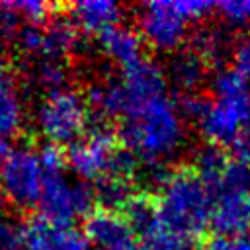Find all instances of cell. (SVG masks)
I'll use <instances>...</instances> for the list:
<instances>
[{
    "label": "cell",
    "mask_w": 250,
    "mask_h": 250,
    "mask_svg": "<svg viewBox=\"0 0 250 250\" xmlns=\"http://www.w3.org/2000/svg\"><path fill=\"white\" fill-rule=\"evenodd\" d=\"M119 121L121 145L143 162L162 164L186 145V119L170 92L129 104Z\"/></svg>",
    "instance_id": "obj_1"
},
{
    "label": "cell",
    "mask_w": 250,
    "mask_h": 250,
    "mask_svg": "<svg viewBox=\"0 0 250 250\" xmlns=\"http://www.w3.org/2000/svg\"><path fill=\"white\" fill-rule=\"evenodd\" d=\"M178 105L211 146H229L250 127V82L234 68H221L213 76L211 96L188 94Z\"/></svg>",
    "instance_id": "obj_2"
},
{
    "label": "cell",
    "mask_w": 250,
    "mask_h": 250,
    "mask_svg": "<svg viewBox=\"0 0 250 250\" xmlns=\"http://www.w3.org/2000/svg\"><path fill=\"white\" fill-rule=\"evenodd\" d=\"M152 213L154 225L193 242L209 227L211 195L191 168L172 170L160 180Z\"/></svg>",
    "instance_id": "obj_3"
},
{
    "label": "cell",
    "mask_w": 250,
    "mask_h": 250,
    "mask_svg": "<svg viewBox=\"0 0 250 250\" xmlns=\"http://www.w3.org/2000/svg\"><path fill=\"white\" fill-rule=\"evenodd\" d=\"M72 176L84 184H102L111 178L131 176L135 160L121 145L119 135L107 127L86 131L64 154Z\"/></svg>",
    "instance_id": "obj_4"
},
{
    "label": "cell",
    "mask_w": 250,
    "mask_h": 250,
    "mask_svg": "<svg viewBox=\"0 0 250 250\" xmlns=\"http://www.w3.org/2000/svg\"><path fill=\"white\" fill-rule=\"evenodd\" d=\"M90 105L84 94L76 88L64 86L43 94L33 121L37 133L51 146H70L88 131Z\"/></svg>",
    "instance_id": "obj_5"
},
{
    "label": "cell",
    "mask_w": 250,
    "mask_h": 250,
    "mask_svg": "<svg viewBox=\"0 0 250 250\" xmlns=\"http://www.w3.org/2000/svg\"><path fill=\"white\" fill-rule=\"evenodd\" d=\"M45 176L41 148L31 145L12 146L0 162V191L16 207H37Z\"/></svg>",
    "instance_id": "obj_6"
},
{
    "label": "cell",
    "mask_w": 250,
    "mask_h": 250,
    "mask_svg": "<svg viewBox=\"0 0 250 250\" xmlns=\"http://www.w3.org/2000/svg\"><path fill=\"white\" fill-rule=\"evenodd\" d=\"M94 199V189L88 184L68 178L64 170L47 172L37 203L39 217L61 225H74L78 219H86L92 213Z\"/></svg>",
    "instance_id": "obj_7"
},
{
    "label": "cell",
    "mask_w": 250,
    "mask_h": 250,
    "mask_svg": "<svg viewBox=\"0 0 250 250\" xmlns=\"http://www.w3.org/2000/svg\"><path fill=\"white\" fill-rule=\"evenodd\" d=\"M189 21L182 16L176 0L145 2L137 12V31L143 41L160 53H176L182 49L189 33Z\"/></svg>",
    "instance_id": "obj_8"
},
{
    "label": "cell",
    "mask_w": 250,
    "mask_h": 250,
    "mask_svg": "<svg viewBox=\"0 0 250 250\" xmlns=\"http://www.w3.org/2000/svg\"><path fill=\"white\" fill-rule=\"evenodd\" d=\"M82 232L90 250H141V234L123 211L105 207L92 211Z\"/></svg>",
    "instance_id": "obj_9"
},
{
    "label": "cell",
    "mask_w": 250,
    "mask_h": 250,
    "mask_svg": "<svg viewBox=\"0 0 250 250\" xmlns=\"http://www.w3.org/2000/svg\"><path fill=\"white\" fill-rule=\"evenodd\" d=\"M23 250H90V244L74 225H61L35 217L21 225Z\"/></svg>",
    "instance_id": "obj_10"
},
{
    "label": "cell",
    "mask_w": 250,
    "mask_h": 250,
    "mask_svg": "<svg viewBox=\"0 0 250 250\" xmlns=\"http://www.w3.org/2000/svg\"><path fill=\"white\" fill-rule=\"evenodd\" d=\"M209 227L221 236L250 232V191L230 189L211 197Z\"/></svg>",
    "instance_id": "obj_11"
},
{
    "label": "cell",
    "mask_w": 250,
    "mask_h": 250,
    "mask_svg": "<svg viewBox=\"0 0 250 250\" xmlns=\"http://www.w3.org/2000/svg\"><path fill=\"white\" fill-rule=\"evenodd\" d=\"M27 107L21 82L14 68L0 59V139L16 137L25 123Z\"/></svg>",
    "instance_id": "obj_12"
},
{
    "label": "cell",
    "mask_w": 250,
    "mask_h": 250,
    "mask_svg": "<svg viewBox=\"0 0 250 250\" xmlns=\"http://www.w3.org/2000/svg\"><path fill=\"white\" fill-rule=\"evenodd\" d=\"M68 20L80 33L104 35L111 27L123 23V6L113 0H80L68 8Z\"/></svg>",
    "instance_id": "obj_13"
},
{
    "label": "cell",
    "mask_w": 250,
    "mask_h": 250,
    "mask_svg": "<svg viewBox=\"0 0 250 250\" xmlns=\"http://www.w3.org/2000/svg\"><path fill=\"white\" fill-rule=\"evenodd\" d=\"M98 39H100V49H102L104 57L109 62L117 64L121 70L145 57L143 55L145 41H143L141 33L137 31V27H131L127 23H119V25L111 27Z\"/></svg>",
    "instance_id": "obj_14"
},
{
    "label": "cell",
    "mask_w": 250,
    "mask_h": 250,
    "mask_svg": "<svg viewBox=\"0 0 250 250\" xmlns=\"http://www.w3.org/2000/svg\"><path fill=\"white\" fill-rule=\"evenodd\" d=\"M164 72L168 86H174L178 92L188 96L197 94V90L207 78L209 66L193 49H180L170 57V62Z\"/></svg>",
    "instance_id": "obj_15"
},
{
    "label": "cell",
    "mask_w": 250,
    "mask_h": 250,
    "mask_svg": "<svg viewBox=\"0 0 250 250\" xmlns=\"http://www.w3.org/2000/svg\"><path fill=\"white\" fill-rule=\"evenodd\" d=\"M80 41V31L70 20L57 18L49 23H43L41 49L35 61H66L76 49Z\"/></svg>",
    "instance_id": "obj_16"
},
{
    "label": "cell",
    "mask_w": 250,
    "mask_h": 250,
    "mask_svg": "<svg viewBox=\"0 0 250 250\" xmlns=\"http://www.w3.org/2000/svg\"><path fill=\"white\" fill-rule=\"evenodd\" d=\"M191 49L205 61L207 66H211V64H219L225 59V55L230 53V43L223 31L215 27H203L195 33Z\"/></svg>",
    "instance_id": "obj_17"
},
{
    "label": "cell",
    "mask_w": 250,
    "mask_h": 250,
    "mask_svg": "<svg viewBox=\"0 0 250 250\" xmlns=\"http://www.w3.org/2000/svg\"><path fill=\"white\" fill-rule=\"evenodd\" d=\"M31 80L45 94L53 92V90H59V88H64V86H68L66 84V80H68V64H66V61H51V59L33 61Z\"/></svg>",
    "instance_id": "obj_18"
},
{
    "label": "cell",
    "mask_w": 250,
    "mask_h": 250,
    "mask_svg": "<svg viewBox=\"0 0 250 250\" xmlns=\"http://www.w3.org/2000/svg\"><path fill=\"white\" fill-rule=\"evenodd\" d=\"M139 234H141V250H191L193 246V242L160 229L152 221L145 229H141Z\"/></svg>",
    "instance_id": "obj_19"
},
{
    "label": "cell",
    "mask_w": 250,
    "mask_h": 250,
    "mask_svg": "<svg viewBox=\"0 0 250 250\" xmlns=\"http://www.w3.org/2000/svg\"><path fill=\"white\" fill-rule=\"evenodd\" d=\"M221 21L232 29L250 27V0H221L213 6Z\"/></svg>",
    "instance_id": "obj_20"
},
{
    "label": "cell",
    "mask_w": 250,
    "mask_h": 250,
    "mask_svg": "<svg viewBox=\"0 0 250 250\" xmlns=\"http://www.w3.org/2000/svg\"><path fill=\"white\" fill-rule=\"evenodd\" d=\"M23 23L14 2H0V47L16 43Z\"/></svg>",
    "instance_id": "obj_21"
},
{
    "label": "cell",
    "mask_w": 250,
    "mask_h": 250,
    "mask_svg": "<svg viewBox=\"0 0 250 250\" xmlns=\"http://www.w3.org/2000/svg\"><path fill=\"white\" fill-rule=\"evenodd\" d=\"M230 62L240 76H244L250 82V31L242 33L236 41L230 43Z\"/></svg>",
    "instance_id": "obj_22"
},
{
    "label": "cell",
    "mask_w": 250,
    "mask_h": 250,
    "mask_svg": "<svg viewBox=\"0 0 250 250\" xmlns=\"http://www.w3.org/2000/svg\"><path fill=\"white\" fill-rule=\"evenodd\" d=\"M18 14L21 16V20L25 23H33V25H41L45 23V20L51 14V4L41 2V0H23V2H14Z\"/></svg>",
    "instance_id": "obj_23"
},
{
    "label": "cell",
    "mask_w": 250,
    "mask_h": 250,
    "mask_svg": "<svg viewBox=\"0 0 250 250\" xmlns=\"http://www.w3.org/2000/svg\"><path fill=\"white\" fill-rule=\"evenodd\" d=\"M197 250H250V232H246L242 236L213 234Z\"/></svg>",
    "instance_id": "obj_24"
},
{
    "label": "cell",
    "mask_w": 250,
    "mask_h": 250,
    "mask_svg": "<svg viewBox=\"0 0 250 250\" xmlns=\"http://www.w3.org/2000/svg\"><path fill=\"white\" fill-rule=\"evenodd\" d=\"M0 250H23L21 225L0 215Z\"/></svg>",
    "instance_id": "obj_25"
},
{
    "label": "cell",
    "mask_w": 250,
    "mask_h": 250,
    "mask_svg": "<svg viewBox=\"0 0 250 250\" xmlns=\"http://www.w3.org/2000/svg\"><path fill=\"white\" fill-rule=\"evenodd\" d=\"M176 6L189 23H195V21H201L209 12H213L215 4L205 0H176Z\"/></svg>",
    "instance_id": "obj_26"
},
{
    "label": "cell",
    "mask_w": 250,
    "mask_h": 250,
    "mask_svg": "<svg viewBox=\"0 0 250 250\" xmlns=\"http://www.w3.org/2000/svg\"><path fill=\"white\" fill-rule=\"evenodd\" d=\"M229 156L250 166V127L236 135V139L229 145Z\"/></svg>",
    "instance_id": "obj_27"
},
{
    "label": "cell",
    "mask_w": 250,
    "mask_h": 250,
    "mask_svg": "<svg viewBox=\"0 0 250 250\" xmlns=\"http://www.w3.org/2000/svg\"><path fill=\"white\" fill-rule=\"evenodd\" d=\"M6 152H8V145H6V141H4V139H0V162L4 160Z\"/></svg>",
    "instance_id": "obj_28"
}]
</instances>
